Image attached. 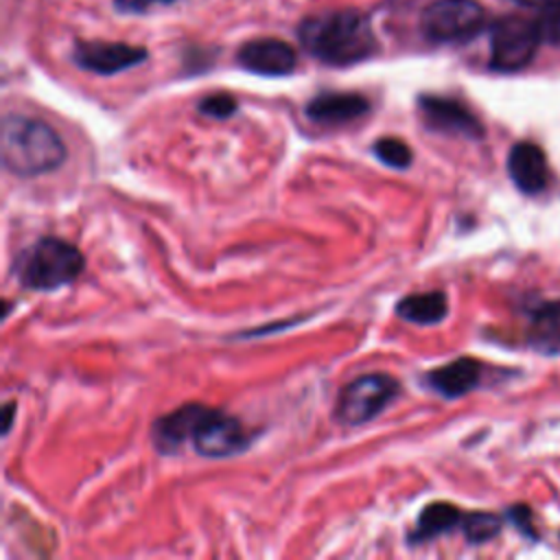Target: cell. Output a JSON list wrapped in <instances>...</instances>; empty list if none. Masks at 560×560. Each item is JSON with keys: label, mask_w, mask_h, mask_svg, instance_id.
Masks as SVG:
<instances>
[{"label": "cell", "mask_w": 560, "mask_h": 560, "mask_svg": "<svg viewBox=\"0 0 560 560\" xmlns=\"http://www.w3.org/2000/svg\"><path fill=\"white\" fill-rule=\"evenodd\" d=\"M540 37L551 44H560V2L542 11V18L536 22Z\"/></svg>", "instance_id": "cell-21"}, {"label": "cell", "mask_w": 560, "mask_h": 560, "mask_svg": "<svg viewBox=\"0 0 560 560\" xmlns=\"http://www.w3.org/2000/svg\"><path fill=\"white\" fill-rule=\"evenodd\" d=\"M540 39L542 37L536 22L521 15L501 18L492 26L490 35V66L501 72L525 68L532 61Z\"/></svg>", "instance_id": "cell-5"}, {"label": "cell", "mask_w": 560, "mask_h": 560, "mask_svg": "<svg viewBox=\"0 0 560 560\" xmlns=\"http://www.w3.org/2000/svg\"><path fill=\"white\" fill-rule=\"evenodd\" d=\"M370 103L357 92H324L306 103V116L317 125H346L365 116Z\"/></svg>", "instance_id": "cell-13"}, {"label": "cell", "mask_w": 560, "mask_h": 560, "mask_svg": "<svg viewBox=\"0 0 560 560\" xmlns=\"http://www.w3.org/2000/svg\"><path fill=\"white\" fill-rule=\"evenodd\" d=\"M508 173L521 192H540L549 179L545 151L534 142H516L508 153Z\"/></svg>", "instance_id": "cell-12"}, {"label": "cell", "mask_w": 560, "mask_h": 560, "mask_svg": "<svg viewBox=\"0 0 560 560\" xmlns=\"http://www.w3.org/2000/svg\"><path fill=\"white\" fill-rule=\"evenodd\" d=\"M521 7H529V9H540V11H545V9H549L551 4H556V2H560V0H516Z\"/></svg>", "instance_id": "cell-23"}, {"label": "cell", "mask_w": 560, "mask_h": 560, "mask_svg": "<svg viewBox=\"0 0 560 560\" xmlns=\"http://www.w3.org/2000/svg\"><path fill=\"white\" fill-rule=\"evenodd\" d=\"M190 442L199 455L219 459L245 451L249 444V433L238 418L225 413L223 409L206 405Z\"/></svg>", "instance_id": "cell-7"}, {"label": "cell", "mask_w": 560, "mask_h": 560, "mask_svg": "<svg viewBox=\"0 0 560 560\" xmlns=\"http://www.w3.org/2000/svg\"><path fill=\"white\" fill-rule=\"evenodd\" d=\"M427 385L444 398H462L481 381V363L470 357H459L424 374Z\"/></svg>", "instance_id": "cell-14"}, {"label": "cell", "mask_w": 560, "mask_h": 560, "mask_svg": "<svg viewBox=\"0 0 560 560\" xmlns=\"http://www.w3.org/2000/svg\"><path fill=\"white\" fill-rule=\"evenodd\" d=\"M85 267L81 249L59 236H42L22 249L13 262V273L24 289L57 291L72 284Z\"/></svg>", "instance_id": "cell-3"}, {"label": "cell", "mask_w": 560, "mask_h": 560, "mask_svg": "<svg viewBox=\"0 0 560 560\" xmlns=\"http://www.w3.org/2000/svg\"><path fill=\"white\" fill-rule=\"evenodd\" d=\"M13 411H15V405H13V402H7V405H4V409H2V420H4V429H2V433H4V435H7V433H9V429H11Z\"/></svg>", "instance_id": "cell-24"}, {"label": "cell", "mask_w": 560, "mask_h": 560, "mask_svg": "<svg viewBox=\"0 0 560 560\" xmlns=\"http://www.w3.org/2000/svg\"><path fill=\"white\" fill-rule=\"evenodd\" d=\"M300 42L308 55L328 66H352L376 52L370 20L352 9L306 18L300 26Z\"/></svg>", "instance_id": "cell-1"}, {"label": "cell", "mask_w": 560, "mask_h": 560, "mask_svg": "<svg viewBox=\"0 0 560 560\" xmlns=\"http://www.w3.org/2000/svg\"><path fill=\"white\" fill-rule=\"evenodd\" d=\"M197 107H199V112H201L203 116H210V118H217V120H225V118H230V116L236 114L238 103H236V98H234L232 94H228V92H217V94L203 96Z\"/></svg>", "instance_id": "cell-20"}, {"label": "cell", "mask_w": 560, "mask_h": 560, "mask_svg": "<svg viewBox=\"0 0 560 560\" xmlns=\"http://www.w3.org/2000/svg\"><path fill=\"white\" fill-rule=\"evenodd\" d=\"M66 144L50 125L20 114L2 118L0 160L11 175L35 177L50 173L66 162Z\"/></svg>", "instance_id": "cell-2"}, {"label": "cell", "mask_w": 560, "mask_h": 560, "mask_svg": "<svg viewBox=\"0 0 560 560\" xmlns=\"http://www.w3.org/2000/svg\"><path fill=\"white\" fill-rule=\"evenodd\" d=\"M206 405L201 402H186L164 416H160L151 427V440L153 446L162 455H171L179 451L186 442H190L192 431L203 413Z\"/></svg>", "instance_id": "cell-11"}, {"label": "cell", "mask_w": 560, "mask_h": 560, "mask_svg": "<svg viewBox=\"0 0 560 560\" xmlns=\"http://www.w3.org/2000/svg\"><path fill=\"white\" fill-rule=\"evenodd\" d=\"M236 59L245 70H249L254 74H262V77L291 74L298 63L293 46H289L282 39H273V37L252 39V42L243 44L236 52Z\"/></svg>", "instance_id": "cell-10"}, {"label": "cell", "mask_w": 560, "mask_h": 560, "mask_svg": "<svg viewBox=\"0 0 560 560\" xmlns=\"http://www.w3.org/2000/svg\"><path fill=\"white\" fill-rule=\"evenodd\" d=\"M396 315L409 324L433 326L440 324L448 313V300L442 291L409 293L396 302Z\"/></svg>", "instance_id": "cell-15"}, {"label": "cell", "mask_w": 560, "mask_h": 560, "mask_svg": "<svg viewBox=\"0 0 560 560\" xmlns=\"http://www.w3.org/2000/svg\"><path fill=\"white\" fill-rule=\"evenodd\" d=\"M462 518H464V514L453 503H446V501L429 503L420 512L413 529L407 534V540L409 542H429V540L459 527Z\"/></svg>", "instance_id": "cell-16"}, {"label": "cell", "mask_w": 560, "mask_h": 560, "mask_svg": "<svg viewBox=\"0 0 560 560\" xmlns=\"http://www.w3.org/2000/svg\"><path fill=\"white\" fill-rule=\"evenodd\" d=\"M462 532L468 542H486L501 532V518L490 512H468L462 518Z\"/></svg>", "instance_id": "cell-19"}, {"label": "cell", "mask_w": 560, "mask_h": 560, "mask_svg": "<svg viewBox=\"0 0 560 560\" xmlns=\"http://www.w3.org/2000/svg\"><path fill=\"white\" fill-rule=\"evenodd\" d=\"M400 396V383L387 372H370L343 385L335 405V420L343 427H361L374 420Z\"/></svg>", "instance_id": "cell-4"}, {"label": "cell", "mask_w": 560, "mask_h": 560, "mask_svg": "<svg viewBox=\"0 0 560 560\" xmlns=\"http://www.w3.org/2000/svg\"><path fill=\"white\" fill-rule=\"evenodd\" d=\"M147 50L120 42H81L74 46L72 59L79 68L94 74H116L142 63Z\"/></svg>", "instance_id": "cell-9"}, {"label": "cell", "mask_w": 560, "mask_h": 560, "mask_svg": "<svg viewBox=\"0 0 560 560\" xmlns=\"http://www.w3.org/2000/svg\"><path fill=\"white\" fill-rule=\"evenodd\" d=\"M166 4L173 0H116V7L120 11H147L151 4Z\"/></svg>", "instance_id": "cell-22"}, {"label": "cell", "mask_w": 560, "mask_h": 560, "mask_svg": "<svg viewBox=\"0 0 560 560\" xmlns=\"http://www.w3.org/2000/svg\"><path fill=\"white\" fill-rule=\"evenodd\" d=\"M527 343L540 354H560V300L547 302L534 311Z\"/></svg>", "instance_id": "cell-17"}, {"label": "cell", "mask_w": 560, "mask_h": 560, "mask_svg": "<svg viewBox=\"0 0 560 560\" xmlns=\"http://www.w3.org/2000/svg\"><path fill=\"white\" fill-rule=\"evenodd\" d=\"M372 153L374 158L389 166V168H396V171H405L411 166L413 162V151L411 147L400 140V138H394V136H385V138H378L374 144H372Z\"/></svg>", "instance_id": "cell-18"}, {"label": "cell", "mask_w": 560, "mask_h": 560, "mask_svg": "<svg viewBox=\"0 0 560 560\" xmlns=\"http://www.w3.org/2000/svg\"><path fill=\"white\" fill-rule=\"evenodd\" d=\"M418 112L431 131L462 136L470 140H477L483 136V127L479 118L453 98L424 94L418 98Z\"/></svg>", "instance_id": "cell-8"}, {"label": "cell", "mask_w": 560, "mask_h": 560, "mask_svg": "<svg viewBox=\"0 0 560 560\" xmlns=\"http://www.w3.org/2000/svg\"><path fill=\"white\" fill-rule=\"evenodd\" d=\"M422 31L433 42H464L483 26L477 0H435L422 13Z\"/></svg>", "instance_id": "cell-6"}]
</instances>
